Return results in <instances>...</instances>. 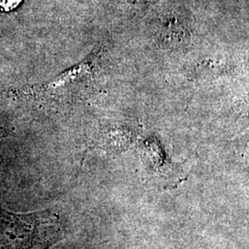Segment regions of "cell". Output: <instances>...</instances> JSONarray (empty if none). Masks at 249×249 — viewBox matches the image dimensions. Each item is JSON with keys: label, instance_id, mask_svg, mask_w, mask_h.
<instances>
[{"label": "cell", "instance_id": "7a4b0ae2", "mask_svg": "<svg viewBox=\"0 0 249 249\" xmlns=\"http://www.w3.org/2000/svg\"><path fill=\"white\" fill-rule=\"evenodd\" d=\"M23 0H0V10L11 12L18 8Z\"/></svg>", "mask_w": 249, "mask_h": 249}, {"label": "cell", "instance_id": "6da1fadb", "mask_svg": "<svg viewBox=\"0 0 249 249\" xmlns=\"http://www.w3.org/2000/svg\"><path fill=\"white\" fill-rule=\"evenodd\" d=\"M64 237L53 211L16 213L0 207V249H49Z\"/></svg>", "mask_w": 249, "mask_h": 249}, {"label": "cell", "instance_id": "3957f363", "mask_svg": "<svg viewBox=\"0 0 249 249\" xmlns=\"http://www.w3.org/2000/svg\"><path fill=\"white\" fill-rule=\"evenodd\" d=\"M13 132V127L6 120L0 119V140L8 138Z\"/></svg>", "mask_w": 249, "mask_h": 249}]
</instances>
